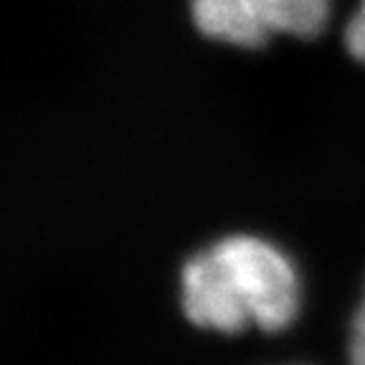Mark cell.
<instances>
[{
  "instance_id": "6da1fadb",
  "label": "cell",
  "mask_w": 365,
  "mask_h": 365,
  "mask_svg": "<svg viewBox=\"0 0 365 365\" xmlns=\"http://www.w3.org/2000/svg\"><path fill=\"white\" fill-rule=\"evenodd\" d=\"M180 302L200 330L282 332L302 307V277L274 241L251 234L223 236L182 264Z\"/></svg>"
},
{
  "instance_id": "7a4b0ae2",
  "label": "cell",
  "mask_w": 365,
  "mask_h": 365,
  "mask_svg": "<svg viewBox=\"0 0 365 365\" xmlns=\"http://www.w3.org/2000/svg\"><path fill=\"white\" fill-rule=\"evenodd\" d=\"M330 8L332 0H190V18L218 43L262 48L277 36H317Z\"/></svg>"
},
{
  "instance_id": "3957f363",
  "label": "cell",
  "mask_w": 365,
  "mask_h": 365,
  "mask_svg": "<svg viewBox=\"0 0 365 365\" xmlns=\"http://www.w3.org/2000/svg\"><path fill=\"white\" fill-rule=\"evenodd\" d=\"M345 46L350 56L365 63V0H360L358 11L350 16L348 29H345Z\"/></svg>"
},
{
  "instance_id": "277c9868",
  "label": "cell",
  "mask_w": 365,
  "mask_h": 365,
  "mask_svg": "<svg viewBox=\"0 0 365 365\" xmlns=\"http://www.w3.org/2000/svg\"><path fill=\"white\" fill-rule=\"evenodd\" d=\"M348 358L350 365H365V297L355 309L348 335Z\"/></svg>"
}]
</instances>
